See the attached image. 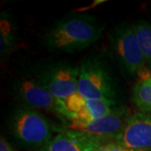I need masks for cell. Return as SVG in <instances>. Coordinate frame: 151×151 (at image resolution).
<instances>
[{
  "mask_svg": "<svg viewBox=\"0 0 151 151\" xmlns=\"http://www.w3.org/2000/svg\"><path fill=\"white\" fill-rule=\"evenodd\" d=\"M105 27L103 22L90 14H68L55 21L45 30L42 45L50 53L73 54L99 40Z\"/></svg>",
  "mask_w": 151,
  "mask_h": 151,
  "instance_id": "obj_1",
  "label": "cell"
},
{
  "mask_svg": "<svg viewBox=\"0 0 151 151\" xmlns=\"http://www.w3.org/2000/svg\"><path fill=\"white\" fill-rule=\"evenodd\" d=\"M9 134L19 145L27 150H40L62 129L56 127L43 113L16 105L7 118Z\"/></svg>",
  "mask_w": 151,
  "mask_h": 151,
  "instance_id": "obj_2",
  "label": "cell"
},
{
  "mask_svg": "<svg viewBox=\"0 0 151 151\" xmlns=\"http://www.w3.org/2000/svg\"><path fill=\"white\" fill-rule=\"evenodd\" d=\"M108 37L110 48L124 77L133 79L140 75L146 61L131 24H117L110 29Z\"/></svg>",
  "mask_w": 151,
  "mask_h": 151,
  "instance_id": "obj_3",
  "label": "cell"
},
{
  "mask_svg": "<svg viewBox=\"0 0 151 151\" xmlns=\"http://www.w3.org/2000/svg\"><path fill=\"white\" fill-rule=\"evenodd\" d=\"M11 94L17 105L40 112L47 111L61 119L65 116V101L56 99L33 72L14 78L11 84Z\"/></svg>",
  "mask_w": 151,
  "mask_h": 151,
  "instance_id": "obj_4",
  "label": "cell"
},
{
  "mask_svg": "<svg viewBox=\"0 0 151 151\" xmlns=\"http://www.w3.org/2000/svg\"><path fill=\"white\" fill-rule=\"evenodd\" d=\"M77 92L89 99L116 100L117 89L107 63L97 55L86 56L80 64Z\"/></svg>",
  "mask_w": 151,
  "mask_h": 151,
  "instance_id": "obj_5",
  "label": "cell"
},
{
  "mask_svg": "<svg viewBox=\"0 0 151 151\" xmlns=\"http://www.w3.org/2000/svg\"><path fill=\"white\" fill-rule=\"evenodd\" d=\"M56 99L65 101L77 92L80 66L67 61L39 65L32 71Z\"/></svg>",
  "mask_w": 151,
  "mask_h": 151,
  "instance_id": "obj_6",
  "label": "cell"
},
{
  "mask_svg": "<svg viewBox=\"0 0 151 151\" xmlns=\"http://www.w3.org/2000/svg\"><path fill=\"white\" fill-rule=\"evenodd\" d=\"M65 113L64 121L67 126H81L101 119L112 113L119 105L117 100L89 99L78 92L65 101Z\"/></svg>",
  "mask_w": 151,
  "mask_h": 151,
  "instance_id": "obj_7",
  "label": "cell"
},
{
  "mask_svg": "<svg viewBox=\"0 0 151 151\" xmlns=\"http://www.w3.org/2000/svg\"><path fill=\"white\" fill-rule=\"evenodd\" d=\"M131 116L132 114L129 108L124 105H119L112 113L101 119L85 125L67 126L66 128L81 131L103 141L105 144H108V141H114Z\"/></svg>",
  "mask_w": 151,
  "mask_h": 151,
  "instance_id": "obj_8",
  "label": "cell"
},
{
  "mask_svg": "<svg viewBox=\"0 0 151 151\" xmlns=\"http://www.w3.org/2000/svg\"><path fill=\"white\" fill-rule=\"evenodd\" d=\"M113 142L129 149L151 151V114H133Z\"/></svg>",
  "mask_w": 151,
  "mask_h": 151,
  "instance_id": "obj_9",
  "label": "cell"
},
{
  "mask_svg": "<svg viewBox=\"0 0 151 151\" xmlns=\"http://www.w3.org/2000/svg\"><path fill=\"white\" fill-rule=\"evenodd\" d=\"M104 145L81 131L64 128L38 151H96Z\"/></svg>",
  "mask_w": 151,
  "mask_h": 151,
  "instance_id": "obj_10",
  "label": "cell"
},
{
  "mask_svg": "<svg viewBox=\"0 0 151 151\" xmlns=\"http://www.w3.org/2000/svg\"><path fill=\"white\" fill-rule=\"evenodd\" d=\"M18 40L17 27L14 19L7 11L0 14V58L4 60L14 51Z\"/></svg>",
  "mask_w": 151,
  "mask_h": 151,
  "instance_id": "obj_11",
  "label": "cell"
},
{
  "mask_svg": "<svg viewBox=\"0 0 151 151\" xmlns=\"http://www.w3.org/2000/svg\"><path fill=\"white\" fill-rule=\"evenodd\" d=\"M132 101L139 113L151 114V76L135 84L132 92Z\"/></svg>",
  "mask_w": 151,
  "mask_h": 151,
  "instance_id": "obj_12",
  "label": "cell"
},
{
  "mask_svg": "<svg viewBox=\"0 0 151 151\" xmlns=\"http://www.w3.org/2000/svg\"><path fill=\"white\" fill-rule=\"evenodd\" d=\"M131 26L144 54L146 65L151 68V24L140 19L131 24Z\"/></svg>",
  "mask_w": 151,
  "mask_h": 151,
  "instance_id": "obj_13",
  "label": "cell"
},
{
  "mask_svg": "<svg viewBox=\"0 0 151 151\" xmlns=\"http://www.w3.org/2000/svg\"><path fill=\"white\" fill-rule=\"evenodd\" d=\"M96 151H141L134 150V149H129L122 145H119L118 144L112 142V143H108L107 145H104L102 147H100L99 149H97Z\"/></svg>",
  "mask_w": 151,
  "mask_h": 151,
  "instance_id": "obj_14",
  "label": "cell"
},
{
  "mask_svg": "<svg viewBox=\"0 0 151 151\" xmlns=\"http://www.w3.org/2000/svg\"><path fill=\"white\" fill-rule=\"evenodd\" d=\"M0 151H16L12 146L9 145V143L6 140L5 138L1 136L0 139Z\"/></svg>",
  "mask_w": 151,
  "mask_h": 151,
  "instance_id": "obj_15",
  "label": "cell"
}]
</instances>
